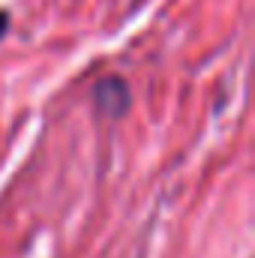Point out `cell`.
Segmentation results:
<instances>
[{
    "mask_svg": "<svg viewBox=\"0 0 255 258\" xmlns=\"http://www.w3.org/2000/svg\"><path fill=\"white\" fill-rule=\"evenodd\" d=\"M93 102L105 117H123L132 105V90L120 75H105L93 87Z\"/></svg>",
    "mask_w": 255,
    "mask_h": 258,
    "instance_id": "1",
    "label": "cell"
},
{
    "mask_svg": "<svg viewBox=\"0 0 255 258\" xmlns=\"http://www.w3.org/2000/svg\"><path fill=\"white\" fill-rule=\"evenodd\" d=\"M9 21H12V18H9V12H6V9H0V39H3V33L9 30Z\"/></svg>",
    "mask_w": 255,
    "mask_h": 258,
    "instance_id": "2",
    "label": "cell"
}]
</instances>
